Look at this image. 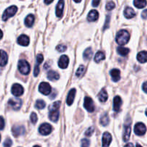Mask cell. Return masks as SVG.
Here are the masks:
<instances>
[{
  "label": "cell",
  "mask_w": 147,
  "mask_h": 147,
  "mask_svg": "<svg viewBox=\"0 0 147 147\" xmlns=\"http://www.w3.org/2000/svg\"><path fill=\"white\" fill-rule=\"evenodd\" d=\"M17 11V7L16 6H11L9 8H7V9L4 11V12L3 13L2 16V20L4 21H7L9 18H10L11 17L14 16L16 14Z\"/></svg>",
  "instance_id": "obj_4"
},
{
  "label": "cell",
  "mask_w": 147,
  "mask_h": 147,
  "mask_svg": "<svg viewBox=\"0 0 147 147\" xmlns=\"http://www.w3.org/2000/svg\"><path fill=\"white\" fill-rule=\"evenodd\" d=\"M122 104V100L120 96H116L113 99V110L116 112L120 111L121 106Z\"/></svg>",
  "instance_id": "obj_16"
},
{
  "label": "cell",
  "mask_w": 147,
  "mask_h": 147,
  "mask_svg": "<svg viewBox=\"0 0 147 147\" xmlns=\"http://www.w3.org/2000/svg\"><path fill=\"white\" fill-rule=\"evenodd\" d=\"M60 106V101H56L50 105L49 108V119L53 122H57L59 119V109Z\"/></svg>",
  "instance_id": "obj_1"
},
{
  "label": "cell",
  "mask_w": 147,
  "mask_h": 147,
  "mask_svg": "<svg viewBox=\"0 0 147 147\" xmlns=\"http://www.w3.org/2000/svg\"><path fill=\"white\" fill-rule=\"evenodd\" d=\"M12 131L13 135H14L15 137H18V136H22L24 134V131H25V129H24V127L22 126H14V127L12 128Z\"/></svg>",
  "instance_id": "obj_12"
},
{
  "label": "cell",
  "mask_w": 147,
  "mask_h": 147,
  "mask_svg": "<svg viewBox=\"0 0 147 147\" xmlns=\"http://www.w3.org/2000/svg\"><path fill=\"white\" fill-rule=\"evenodd\" d=\"M146 0H134V4L138 9H142L146 6Z\"/></svg>",
  "instance_id": "obj_28"
},
{
  "label": "cell",
  "mask_w": 147,
  "mask_h": 147,
  "mask_svg": "<svg viewBox=\"0 0 147 147\" xmlns=\"http://www.w3.org/2000/svg\"><path fill=\"white\" fill-rule=\"evenodd\" d=\"M18 69L21 73L27 75L30 71V65L26 60H20L18 63Z\"/></svg>",
  "instance_id": "obj_3"
},
{
  "label": "cell",
  "mask_w": 147,
  "mask_h": 147,
  "mask_svg": "<svg viewBox=\"0 0 147 147\" xmlns=\"http://www.w3.org/2000/svg\"><path fill=\"white\" fill-rule=\"evenodd\" d=\"M98 11L96 10L93 9L91 10L90 12L88 13V17H87V20H88L89 22H95L98 20Z\"/></svg>",
  "instance_id": "obj_21"
},
{
  "label": "cell",
  "mask_w": 147,
  "mask_h": 147,
  "mask_svg": "<svg viewBox=\"0 0 147 147\" xmlns=\"http://www.w3.org/2000/svg\"><path fill=\"white\" fill-rule=\"evenodd\" d=\"M100 0H93L92 5H93V7H97V6L99 4V3H100Z\"/></svg>",
  "instance_id": "obj_42"
},
{
  "label": "cell",
  "mask_w": 147,
  "mask_h": 147,
  "mask_svg": "<svg viewBox=\"0 0 147 147\" xmlns=\"http://www.w3.org/2000/svg\"><path fill=\"white\" fill-rule=\"evenodd\" d=\"M47 77L50 80H57L60 78V75L57 72L51 70V71L48 72Z\"/></svg>",
  "instance_id": "obj_25"
},
{
  "label": "cell",
  "mask_w": 147,
  "mask_h": 147,
  "mask_svg": "<svg viewBox=\"0 0 147 147\" xmlns=\"http://www.w3.org/2000/svg\"><path fill=\"white\" fill-rule=\"evenodd\" d=\"M66 46L64 45H59L57 46V47H56V49H57V50L58 52H60V53H63V52H65L66 50Z\"/></svg>",
  "instance_id": "obj_37"
},
{
  "label": "cell",
  "mask_w": 147,
  "mask_h": 147,
  "mask_svg": "<svg viewBox=\"0 0 147 147\" xmlns=\"http://www.w3.org/2000/svg\"><path fill=\"white\" fill-rule=\"evenodd\" d=\"M53 0H45V3L46 4H50L51 2H53Z\"/></svg>",
  "instance_id": "obj_45"
},
{
  "label": "cell",
  "mask_w": 147,
  "mask_h": 147,
  "mask_svg": "<svg viewBox=\"0 0 147 147\" xmlns=\"http://www.w3.org/2000/svg\"><path fill=\"white\" fill-rule=\"evenodd\" d=\"M2 37H3V32H2V31H1V30H0V40H1V39L2 38Z\"/></svg>",
  "instance_id": "obj_46"
},
{
  "label": "cell",
  "mask_w": 147,
  "mask_h": 147,
  "mask_svg": "<svg viewBox=\"0 0 147 147\" xmlns=\"http://www.w3.org/2000/svg\"><path fill=\"white\" fill-rule=\"evenodd\" d=\"M0 141H1V135H0Z\"/></svg>",
  "instance_id": "obj_50"
},
{
  "label": "cell",
  "mask_w": 147,
  "mask_h": 147,
  "mask_svg": "<svg viewBox=\"0 0 147 147\" xmlns=\"http://www.w3.org/2000/svg\"><path fill=\"white\" fill-rule=\"evenodd\" d=\"M11 144H12V142H11V140L10 139H6L4 143V146H11Z\"/></svg>",
  "instance_id": "obj_40"
},
{
  "label": "cell",
  "mask_w": 147,
  "mask_h": 147,
  "mask_svg": "<svg viewBox=\"0 0 147 147\" xmlns=\"http://www.w3.org/2000/svg\"><path fill=\"white\" fill-rule=\"evenodd\" d=\"M4 127V120L3 117L0 116V130H2Z\"/></svg>",
  "instance_id": "obj_41"
},
{
  "label": "cell",
  "mask_w": 147,
  "mask_h": 147,
  "mask_svg": "<svg viewBox=\"0 0 147 147\" xmlns=\"http://www.w3.org/2000/svg\"><path fill=\"white\" fill-rule=\"evenodd\" d=\"M100 124L103 125V126H106L109 124V117L108 116L107 113H105V114L102 115L100 119Z\"/></svg>",
  "instance_id": "obj_30"
},
{
  "label": "cell",
  "mask_w": 147,
  "mask_h": 147,
  "mask_svg": "<svg viewBox=\"0 0 147 147\" xmlns=\"http://www.w3.org/2000/svg\"><path fill=\"white\" fill-rule=\"evenodd\" d=\"M39 131L40 134L43 136H47L50 134L52 131V126L49 123H43L39 128Z\"/></svg>",
  "instance_id": "obj_10"
},
{
  "label": "cell",
  "mask_w": 147,
  "mask_h": 147,
  "mask_svg": "<svg viewBox=\"0 0 147 147\" xmlns=\"http://www.w3.org/2000/svg\"><path fill=\"white\" fill-rule=\"evenodd\" d=\"M8 105L14 110L17 111L21 108L22 105V102L20 99L17 98H13L9 100Z\"/></svg>",
  "instance_id": "obj_5"
},
{
  "label": "cell",
  "mask_w": 147,
  "mask_h": 147,
  "mask_svg": "<svg viewBox=\"0 0 147 147\" xmlns=\"http://www.w3.org/2000/svg\"><path fill=\"white\" fill-rule=\"evenodd\" d=\"M123 14H124V16L127 19H131L133 17H134L135 15H136V12H135L134 10L129 7L125 9L124 11H123Z\"/></svg>",
  "instance_id": "obj_23"
},
{
  "label": "cell",
  "mask_w": 147,
  "mask_h": 147,
  "mask_svg": "<svg viewBox=\"0 0 147 147\" xmlns=\"http://www.w3.org/2000/svg\"><path fill=\"white\" fill-rule=\"evenodd\" d=\"M112 141V136L109 132H105L102 138V145L103 146H109Z\"/></svg>",
  "instance_id": "obj_13"
},
{
  "label": "cell",
  "mask_w": 147,
  "mask_h": 147,
  "mask_svg": "<svg viewBox=\"0 0 147 147\" xmlns=\"http://www.w3.org/2000/svg\"><path fill=\"white\" fill-rule=\"evenodd\" d=\"M43 60V56L42 55H38L37 56V63H36L35 67H34V76H37L39 73H40V68H39V65L42 62Z\"/></svg>",
  "instance_id": "obj_22"
},
{
  "label": "cell",
  "mask_w": 147,
  "mask_h": 147,
  "mask_svg": "<svg viewBox=\"0 0 147 147\" xmlns=\"http://www.w3.org/2000/svg\"><path fill=\"white\" fill-rule=\"evenodd\" d=\"M126 146H133V144H126Z\"/></svg>",
  "instance_id": "obj_48"
},
{
  "label": "cell",
  "mask_w": 147,
  "mask_h": 147,
  "mask_svg": "<svg viewBox=\"0 0 147 147\" xmlns=\"http://www.w3.org/2000/svg\"><path fill=\"white\" fill-rule=\"evenodd\" d=\"M130 39V34L127 31L124 30H121L117 33L116 37V41L120 45H124L128 42L129 41Z\"/></svg>",
  "instance_id": "obj_2"
},
{
  "label": "cell",
  "mask_w": 147,
  "mask_h": 147,
  "mask_svg": "<svg viewBox=\"0 0 147 147\" xmlns=\"http://www.w3.org/2000/svg\"><path fill=\"white\" fill-rule=\"evenodd\" d=\"M8 61V56L7 53L4 50H0V66L3 67L7 65Z\"/></svg>",
  "instance_id": "obj_17"
},
{
  "label": "cell",
  "mask_w": 147,
  "mask_h": 147,
  "mask_svg": "<svg viewBox=\"0 0 147 147\" xmlns=\"http://www.w3.org/2000/svg\"><path fill=\"white\" fill-rule=\"evenodd\" d=\"M74 1H75V2L79 3V2H80V1H81V0H74Z\"/></svg>",
  "instance_id": "obj_47"
},
{
  "label": "cell",
  "mask_w": 147,
  "mask_h": 147,
  "mask_svg": "<svg viewBox=\"0 0 147 147\" xmlns=\"http://www.w3.org/2000/svg\"><path fill=\"white\" fill-rule=\"evenodd\" d=\"M39 90H40V92L42 94L47 96V95H49L51 93V86H50V85L48 83L42 82L39 86Z\"/></svg>",
  "instance_id": "obj_6"
},
{
  "label": "cell",
  "mask_w": 147,
  "mask_h": 147,
  "mask_svg": "<svg viewBox=\"0 0 147 147\" xmlns=\"http://www.w3.org/2000/svg\"><path fill=\"white\" fill-rule=\"evenodd\" d=\"M115 4L114 2H113V1H109V3H108L107 4H106V8L107 10H109V11H111V10L113 9V8H115Z\"/></svg>",
  "instance_id": "obj_36"
},
{
  "label": "cell",
  "mask_w": 147,
  "mask_h": 147,
  "mask_svg": "<svg viewBox=\"0 0 147 147\" xmlns=\"http://www.w3.org/2000/svg\"><path fill=\"white\" fill-rule=\"evenodd\" d=\"M45 103L44 102V100H37L35 103V106L37 109H43L45 107Z\"/></svg>",
  "instance_id": "obj_34"
},
{
  "label": "cell",
  "mask_w": 147,
  "mask_h": 147,
  "mask_svg": "<svg viewBox=\"0 0 147 147\" xmlns=\"http://www.w3.org/2000/svg\"><path fill=\"white\" fill-rule=\"evenodd\" d=\"M84 107L90 113L94 111L95 105L93 100L89 97H86L84 99Z\"/></svg>",
  "instance_id": "obj_9"
},
{
  "label": "cell",
  "mask_w": 147,
  "mask_h": 147,
  "mask_svg": "<svg viewBox=\"0 0 147 147\" xmlns=\"http://www.w3.org/2000/svg\"><path fill=\"white\" fill-rule=\"evenodd\" d=\"M146 116H147V109H146Z\"/></svg>",
  "instance_id": "obj_49"
},
{
  "label": "cell",
  "mask_w": 147,
  "mask_h": 147,
  "mask_svg": "<svg viewBox=\"0 0 147 147\" xmlns=\"http://www.w3.org/2000/svg\"><path fill=\"white\" fill-rule=\"evenodd\" d=\"M85 71H86V67H85V66L80 65L78 67V69L77 72H76V76L78 78L82 77L83 76V74L85 73Z\"/></svg>",
  "instance_id": "obj_33"
},
{
  "label": "cell",
  "mask_w": 147,
  "mask_h": 147,
  "mask_svg": "<svg viewBox=\"0 0 147 147\" xmlns=\"http://www.w3.org/2000/svg\"><path fill=\"white\" fill-rule=\"evenodd\" d=\"M69 64V58L67 55H62L58 61V66L60 68H66Z\"/></svg>",
  "instance_id": "obj_14"
},
{
  "label": "cell",
  "mask_w": 147,
  "mask_h": 147,
  "mask_svg": "<svg viewBox=\"0 0 147 147\" xmlns=\"http://www.w3.org/2000/svg\"><path fill=\"white\" fill-rule=\"evenodd\" d=\"M34 17L32 14H29L27 17L25 18V20H24V24L27 27H31L34 24Z\"/></svg>",
  "instance_id": "obj_26"
},
{
  "label": "cell",
  "mask_w": 147,
  "mask_h": 147,
  "mask_svg": "<svg viewBox=\"0 0 147 147\" xmlns=\"http://www.w3.org/2000/svg\"><path fill=\"white\" fill-rule=\"evenodd\" d=\"M63 8H64V1L60 0L57 3V7H56V15H57V17H60L63 15Z\"/></svg>",
  "instance_id": "obj_18"
},
{
  "label": "cell",
  "mask_w": 147,
  "mask_h": 147,
  "mask_svg": "<svg viewBox=\"0 0 147 147\" xmlns=\"http://www.w3.org/2000/svg\"><path fill=\"white\" fill-rule=\"evenodd\" d=\"M146 131V127L143 123H138L134 126V132L137 136H143Z\"/></svg>",
  "instance_id": "obj_7"
},
{
  "label": "cell",
  "mask_w": 147,
  "mask_h": 147,
  "mask_svg": "<svg viewBox=\"0 0 147 147\" xmlns=\"http://www.w3.org/2000/svg\"><path fill=\"white\" fill-rule=\"evenodd\" d=\"M30 120H31V122L33 123V124H35L37 121V114L35 113H32L30 116Z\"/></svg>",
  "instance_id": "obj_35"
},
{
  "label": "cell",
  "mask_w": 147,
  "mask_h": 147,
  "mask_svg": "<svg viewBox=\"0 0 147 147\" xmlns=\"http://www.w3.org/2000/svg\"><path fill=\"white\" fill-rule=\"evenodd\" d=\"M90 145V141L88 139H83L81 140V146H88Z\"/></svg>",
  "instance_id": "obj_39"
},
{
  "label": "cell",
  "mask_w": 147,
  "mask_h": 147,
  "mask_svg": "<svg viewBox=\"0 0 147 147\" xmlns=\"http://www.w3.org/2000/svg\"><path fill=\"white\" fill-rule=\"evenodd\" d=\"M17 42L20 45L27 46L30 43V38L25 34H22L17 39Z\"/></svg>",
  "instance_id": "obj_15"
},
{
  "label": "cell",
  "mask_w": 147,
  "mask_h": 147,
  "mask_svg": "<svg viewBox=\"0 0 147 147\" xmlns=\"http://www.w3.org/2000/svg\"><path fill=\"white\" fill-rule=\"evenodd\" d=\"M142 88H143L144 91L146 93H147V81L144 83L143 86H142Z\"/></svg>",
  "instance_id": "obj_43"
},
{
  "label": "cell",
  "mask_w": 147,
  "mask_h": 147,
  "mask_svg": "<svg viewBox=\"0 0 147 147\" xmlns=\"http://www.w3.org/2000/svg\"><path fill=\"white\" fill-rule=\"evenodd\" d=\"M98 98L99 100H100V102H106V100H107L108 98H109L107 92H106L104 89L102 90L99 93L98 96Z\"/></svg>",
  "instance_id": "obj_27"
},
{
  "label": "cell",
  "mask_w": 147,
  "mask_h": 147,
  "mask_svg": "<svg viewBox=\"0 0 147 147\" xmlns=\"http://www.w3.org/2000/svg\"><path fill=\"white\" fill-rule=\"evenodd\" d=\"M23 93H24V88L21 85L17 84V83L13 85L12 87H11V93L14 96H16V97L21 96L23 94Z\"/></svg>",
  "instance_id": "obj_8"
},
{
  "label": "cell",
  "mask_w": 147,
  "mask_h": 147,
  "mask_svg": "<svg viewBox=\"0 0 147 147\" xmlns=\"http://www.w3.org/2000/svg\"><path fill=\"white\" fill-rule=\"evenodd\" d=\"M131 132V123H126L124 126V131H123V139L124 142H128L130 139Z\"/></svg>",
  "instance_id": "obj_11"
},
{
  "label": "cell",
  "mask_w": 147,
  "mask_h": 147,
  "mask_svg": "<svg viewBox=\"0 0 147 147\" xmlns=\"http://www.w3.org/2000/svg\"><path fill=\"white\" fill-rule=\"evenodd\" d=\"M76 90L75 88L71 89L70 90V92L68 93V96H67V104L68 106H71L73 104V101H74V98H75V96H76Z\"/></svg>",
  "instance_id": "obj_20"
},
{
  "label": "cell",
  "mask_w": 147,
  "mask_h": 147,
  "mask_svg": "<svg viewBox=\"0 0 147 147\" xmlns=\"http://www.w3.org/2000/svg\"><path fill=\"white\" fill-rule=\"evenodd\" d=\"M93 132H94V128L90 127L87 131H86V133H85V134H86V136H88L89 137V136H92V134H93Z\"/></svg>",
  "instance_id": "obj_38"
},
{
  "label": "cell",
  "mask_w": 147,
  "mask_h": 147,
  "mask_svg": "<svg viewBox=\"0 0 147 147\" xmlns=\"http://www.w3.org/2000/svg\"><path fill=\"white\" fill-rule=\"evenodd\" d=\"M111 76L112 78V80L114 82H118L121 78V73L120 70L118 69H113L110 72Z\"/></svg>",
  "instance_id": "obj_19"
},
{
  "label": "cell",
  "mask_w": 147,
  "mask_h": 147,
  "mask_svg": "<svg viewBox=\"0 0 147 147\" xmlns=\"http://www.w3.org/2000/svg\"><path fill=\"white\" fill-rule=\"evenodd\" d=\"M105 59V55L103 52L101 51H99L96 54L94 57V60L96 63H100L101 60H104Z\"/></svg>",
  "instance_id": "obj_31"
},
{
  "label": "cell",
  "mask_w": 147,
  "mask_h": 147,
  "mask_svg": "<svg viewBox=\"0 0 147 147\" xmlns=\"http://www.w3.org/2000/svg\"><path fill=\"white\" fill-rule=\"evenodd\" d=\"M92 55H93V51H92L91 48L88 47L83 53V59L88 61V60H90V58L92 57Z\"/></svg>",
  "instance_id": "obj_29"
},
{
  "label": "cell",
  "mask_w": 147,
  "mask_h": 147,
  "mask_svg": "<svg viewBox=\"0 0 147 147\" xmlns=\"http://www.w3.org/2000/svg\"><path fill=\"white\" fill-rule=\"evenodd\" d=\"M137 60L138 61L140 62L141 63H144L147 62V52L142 51L138 53L137 55Z\"/></svg>",
  "instance_id": "obj_24"
},
{
  "label": "cell",
  "mask_w": 147,
  "mask_h": 147,
  "mask_svg": "<svg viewBox=\"0 0 147 147\" xmlns=\"http://www.w3.org/2000/svg\"><path fill=\"white\" fill-rule=\"evenodd\" d=\"M117 52L120 55L126 56L129 54V49L126 48V47H119L117 48Z\"/></svg>",
  "instance_id": "obj_32"
},
{
  "label": "cell",
  "mask_w": 147,
  "mask_h": 147,
  "mask_svg": "<svg viewBox=\"0 0 147 147\" xmlns=\"http://www.w3.org/2000/svg\"><path fill=\"white\" fill-rule=\"evenodd\" d=\"M142 15V17H143L144 19L147 18V9H145L144 11H143Z\"/></svg>",
  "instance_id": "obj_44"
}]
</instances>
